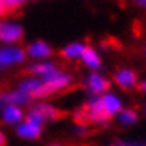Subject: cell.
Listing matches in <instances>:
<instances>
[{
  "instance_id": "1",
  "label": "cell",
  "mask_w": 146,
  "mask_h": 146,
  "mask_svg": "<svg viewBox=\"0 0 146 146\" xmlns=\"http://www.w3.org/2000/svg\"><path fill=\"white\" fill-rule=\"evenodd\" d=\"M75 122L80 125H88V124H99V122H106L111 119V114L103 108L100 99L91 100L84 103L76 113H75Z\"/></svg>"
},
{
  "instance_id": "2",
  "label": "cell",
  "mask_w": 146,
  "mask_h": 146,
  "mask_svg": "<svg viewBox=\"0 0 146 146\" xmlns=\"http://www.w3.org/2000/svg\"><path fill=\"white\" fill-rule=\"evenodd\" d=\"M72 81V76L62 72H56L44 76V80L40 83L38 89L30 95V99H40V97H48V95H52L56 92L62 91L64 88H67Z\"/></svg>"
},
{
  "instance_id": "3",
  "label": "cell",
  "mask_w": 146,
  "mask_h": 146,
  "mask_svg": "<svg viewBox=\"0 0 146 146\" xmlns=\"http://www.w3.org/2000/svg\"><path fill=\"white\" fill-rule=\"evenodd\" d=\"M24 36V30L21 26L13 22H0V40L5 43H15Z\"/></svg>"
},
{
  "instance_id": "4",
  "label": "cell",
  "mask_w": 146,
  "mask_h": 146,
  "mask_svg": "<svg viewBox=\"0 0 146 146\" xmlns=\"http://www.w3.org/2000/svg\"><path fill=\"white\" fill-rule=\"evenodd\" d=\"M30 111L36 113L43 121H56V119H62V117L67 116L65 111H62V110H59V108H54L51 105H44V103L32 106Z\"/></svg>"
},
{
  "instance_id": "5",
  "label": "cell",
  "mask_w": 146,
  "mask_h": 146,
  "mask_svg": "<svg viewBox=\"0 0 146 146\" xmlns=\"http://www.w3.org/2000/svg\"><path fill=\"white\" fill-rule=\"evenodd\" d=\"M26 59V52L19 48H0V68Z\"/></svg>"
},
{
  "instance_id": "6",
  "label": "cell",
  "mask_w": 146,
  "mask_h": 146,
  "mask_svg": "<svg viewBox=\"0 0 146 146\" xmlns=\"http://www.w3.org/2000/svg\"><path fill=\"white\" fill-rule=\"evenodd\" d=\"M86 86L91 89L92 94H102V92L108 91L111 84H110V80L100 76V75H97V73H92L91 76L88 78V83H86Z\"/></svg>"
},
{
  "instance_id": "7",
  "label": "cell",
  "mask_w": 146,
  "mask_h": 146,
  "mask_svg": "<svg viewBox=\"0 0 146 146\" xmlns=\"http://www.w3.org/2000/svg\"><path fill=\"white\" fill-rule=\"evenodd\" d=\"M26 52L29 56H32V57H35V59H43V57H49V56L52 54V49H51V46L48 43H44V41H35V43L29 44V46L26 48Z\"/></svg>"
},
{
  "instance_id": "8",
  "label": "cell",
  "mask_w": 146,
  "mask_h": 146,
  "mask_svg": "<svg viewBox=\"0 0 146 146\" xmlns=\"http://www.w3.org/2000/svg\"><path fill=\"white\" fill-rule=\"evenodd\" d=\"M114 81L122 89H130L137 84V73L133 70H121L114 75Z\"/></svg>"
},
{
  "instance_id": "9",
  "label": "cell",
  "mask_w": 146,
  "mask_h": 146,
  "mask_svg": "<svg viewBox=\"0 0 146 146\" xmlns=\"http://www.w3.org/2000/svg\"><path fill=\"white\" fill-rule=\"evenodd\" d=\"M24 5L21 0H0V18H7L13 15Z\"/></svg>"
},
{
  "instance_id": "10",
  "label": "cell",
  "mask_w": 146,
  "mask_h": 146,
  "mask_svg": "<svg viewBox=\"0 0 146 146\" xmlns=\"http://www.w3.org/2000/svg\"><path fill=\"white\" fill-rule=\"evenodd\" d=\"M18 135L22 138H38L41 133V127L35 124H29V122H24L18 127Z\"/></svg>"
},
{
  "instance_id": "11",
  "label": "cell",
  "mask_w": 146,
  "mask_h": 146,
  "mask_svg": "<svg viewBox=\"0 0 146 146\" xmlns=\"http://www.w3.org/2000/svg\"><path fill=\"white\" fill-rule=\"evenodd\" d=\"M81 57H83L84 64H86L88 67H91V68H99V67L102 65L100 57L97 56V52H95L91 46L84 48V51H83V54H81Z\"/></svg>"
},
{
  "instance_id": "12",
  "label": "cell",
  "mask_w": 146,
  "mask_h": 146,
  "mask_svg": "<svg viewBox=\"0 0 146 146\" xmlns=\"http://www.w3.org/2000/svg\"><path fill=\"white\" fill-rule=\"evenodd\" d=\"M22 117V110L16 105H5L3 108V121L8 124H15Z\"/></svg>"
},
{
  "instance_id": "13",
  "label": "cell",
  "mask_w": 146,
  "mask_h": 146,
  "mask_svg": "<svg viewBox=\"0 0 146 146\" xmlns=\"http://www.w3.org/2000/svg\"><path fill=\"white\" fill-rule=\"evenodd\" d=\"M56 72H57V67L54 64H36V65H32L27 70H24V73H36V75H44V76Z\"/></svg>"
},
{
  "instance_id": "14",
  "label": "cell",
  "mask_w": 146,
  "mask_h": 146,
  "mask_svg": "<svg viewBox=\"0 0 146 146\" xmlns=\"http://www.w3.org/2000/svg\"><path fill=\"white\" fill-rule=\"evenodd\" d=\"M100 102H102L103 108H105L111 116L121 110V102L114 97V95H103V97H100Z\"/></svg>"
},
{
  "instance_id": "15",
  "label": "cell",
  "mask_w": 146,
  "mask_h": 146,
  "mask_svg": "<svg viewBox=\"0 0 146 146\" xmlns=\"http://www.w3.org/2000/svg\"><path fill=\"white\" fill-rule=\"evenodd\" d=\"M84 44H81V43H72V44H68V46H65L60 51V56H64V57H67V59H75V57H81V54H83V51H84Z\"/></svg>"
},
{
  "instance_id": "16",
  "label": "cell",
  "mask_w": 146,
  "mask_h": 146,
  "mask_svg": "<svg viewBox=\"0 0 146 146\" xmlns=\"http://www.w3.org/2000/svg\"><path fill=\"white\" fill-rule=\"evenodd\" d=\"M40 83H41V81H38V80H26L21 86H19V92H22L24 95H29V97H30V95L38 89Z\"/></svg>"
},
{
  "instance_id": "17",
  "label": "cell",
  "mask_w": 146,
  "mask_h": 146,
  "mask_svg": "<svg viewBox=\"0 0 146 146\" xmlns=\"http://www.w3.org/2000/svg\"><path fill=\"white\" fill-rule=\"evenodd\" d=\"M121 122H124V124H133L137 121V113L133 110H124L119 116Z\"/></svg>"
},
{
  "instance_id": "18",
  "label": "cell",
  "mask_w": 146,
  "mask_h": 146,
  "mask_svg": "<svg viewBox=\"0 0 146 146\" xmlns=\"http://www.w3.org/2000/svg\"><path fill=\"white\" fill-rule=\"evenodd\" d=\"M113 146H146V143H132V141H116Z\"/></svg>"
},
{
  "instance_id": "19",
  "label": "cell",
  "mask_w": 146,
  "mask_h": 146,
  "mask_svg": "<svg viewBox=\"0 0 146 146\" xmlns=\"http://www.w3.org/2000/svg\"><path fill=\"white\" fill-rule=\"evenodd\" d=\"M137 88H138V91H141V92H146V81H143V83L137 84Z\"/></svg>"
},
{
  "instance_id": "20",
  "label": "cell",
  "mask_w": 146,
  "mask_h": 146,
  "mask_svg": "<svg viewBox=\"0 0 146 146\" xmlns=\"http://www.w3.org/2000/svg\"><path fill=\"white\" fill-rule=\"evenodd\" d=\"M0 146H7V140H5L3 133L0 132Z\"/></svg>"
},
{
  "instance_id": "21",
  "label": "cell",
  "mask_w": 146,
  "mask_h": 146,
  "mask_svg": "<svg viewBox=\"0 0 146 146\" xmlns=\"http://www.w3.org/2000/svg\"><path fill=\"white\" fill-rule=\"evenodd\" d=\"M137 3H138V5H141V7H145V8H146V0H145V2H137Z\"/></svg>"
},
{
  "instance_id": "22",
  "label": "cell",
  "mask_w": 146,
  "mask_h": 146,
  "mask_svg": "<svg viewBox=\"0 0 146 146\" xmlns=\"http://www.w3.org/2000/svg\"><path fill=\"white\" fill-rule=\"evenodd\" d=\"M145 57H146V44H145Z\"/></svg>"
},
{
  "instance_id": "23",
  "label": "cell",
  "mask_w": 146,
  "mask_h": 146,
  "mask_svg": "<svg viewBox=\"0 0 146 146\" xmlns=\"http://www.w3.org/2000/svg\"><path fill=\"white\" fill-rule=\"evenodd\" d=\"M51 146H60V145H51Z\"/></svg>"
}]
</instances>
